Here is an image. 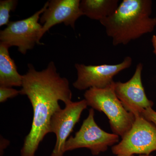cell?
Listing matches in <instances>:
<instances>
[{
  "label": "cell",
  "instance_id": "1",
  "mask_svg": "<svg viewBox=\"0 0 156 156\" xmlns=\"http://www.w3.org/2000/svg\"><path fill=\"white\" fill-rule=\"evenodd\" d=\"M28 70L23 75L20 94L27 96L34 115L30 131L26 136L21 156H35L39 144L50 132L51 118L61 109L58 101L65 105L72 101L69 82L60 76L53 61L43 70L37 71L28 64Z\"/></svg>",
  "mask_w": 156,
  "mask_h": 156
},
{
  "label": "cell",
  "instance_id": "2",
  "mask_svg": "<svg viewBox=\"0 0 156 156\" xmlns=\"http://www.w3.org/2000/svg\"><path fill=\"white\" fill-rule=\"evenodd\" d=\"M151 0H123L111 16L100 21L115 46L127 45L153 31L156 17H151Z\"/></svg>",
  "mask_w": 156,
  "mask_h": 156
},
{
  "label": "cell",
  "instance_id": "3",
  "mask_svg": "<svg viewBox=\"0 0 156 156\" xmlns=\"http://www.w3.org/2000/svg\"><path fill=\"white\" fill-rule=\"evenodd\" d=\"M114 84L115 82L104 89L90 88L84 96L88 106L103 112L108 118L112 131L122 138L131 129L135 117L126 110L117 97Z\"/></svg>",
  "mask_w": 156,
  "mask_h": 156
},
{
  "label": "cell",
  "instance_id": "4",
  "mask_svg": "<svg viewBox=\"0 0 156 156\" xmlns=\"http://www.w3.org/2000/svg\"><path fill=\"white\" fill-rule=\"evenodd\" d=\"M48 5V1L30 17L10 22L5 28L0 31V43L9 48L17 47L18 51L24 55L28 50L33 49L36 44H43L40 42L43 26L39 20Z\"/></svg>",
  "mask_w": 156,
  "mask_h": 156
},
{
  "label": "cell",
  "instance_id": "5",
  "mask_svg": "<svg viewBox=\"0 0 156 156\" xmlns=\"http://www.w3.org/2000/svg\"><path fill=\"white\" fill-rule=\"evenodd\" d=\"M130 130L118 144L112 147L114 154H151L156 151V126L141 115L134 116Z\"/></svg>",
  "mask_w": 156,
  "mask_h": 156
},
{
  "label": "cell",
  "instance_id": "6",
  "mask_svg": "<svg viewBox=\"0 0 156 156\" xmlns=\"http://www.w3.org/2000/svg\"><path fill=\"white\" fill-rule=\"evenodd\" d=\"M94 109H90L89 115L84 120L79 131L66 143L65 152L86 148L90 150L93 155H98L107 150L109 147L118 142L119 135L105 132L98 126L94 119Z\"/></svg>",
  "mask_w": 156,
  "mask_h": 156
},
{
  "label": "cell",
  "instance_id": "7",
  "mask_svg": "<svg viewBox=\"0 0 156 156\" xmlns=\"http://www.w3.org/2000/svg\"><path fill=\"white\" fill-rule=\"evenodd\" d=\"M132 63L131 57L126 56L122 62L117 64L87 66L76 63L75 66L77 78L73 86L79 90L107 88L113 83L115 76L130 67Z\"/></svg>",
  "mask_w": 156,
  "mask_h": 156
},
{
  "label": "cell",
  "instance_id": "8",
  "mask_svg": "<svg viewBox=\"0 0 156 156\" xmlns=\"http://www.w3.org/2000/svg\"><path fill=\"white\" fill-rule=\"evenodd\" d=\"M65 106L64 109L56 112L50 121V132L55 133L56 137V144L50 156L64 155L65 145L68 137L88 105L84 99L76 102L72 101Z\"/></svg>",
  "mask_w": 156,
  "mask_h": 156
},
{
  "label": "cell",
  "instance_id": "9",
  "mask_svg": "<svg viewBox=\"0 0 156 156\" xmlns=\"http://www.w3.org/2000/svg\"><path fill=\"white\" fill-rule=\"evenodd\" d=\"M143 66L136 65L133 76L126 83L115 82V91L125 109L134 116L141 115L144 110L152 108L153 102L149 100L143 86L141 74Z\"/></svg>",
  "mask_w": 156,
  "mask_h": 156
},
{
  "label": "cell",
  "instance_id": "10",
  "mask_svg": "<svg viewBox=\"0 0 156 156\" xmlns=\"http://www.w3.org/2000/svg\"><path fill=\"white\" fill-rule=\"evenodd\" d=\"M80 0H50L40 17L43 23L41 36L56 24L63 23L74 29L76 21L83 14L80 9Z\"/></svg>",
  "mask_w": 156,
  "mask_h": 156
},
{
  "label": "cell",
  "instance_id": "11",
  "mask_svg": "<svg viewBox=\"0 0 156 156\" xmlns=\"http://www.w3.org/2000/svg\"><path fill=\"white\" fill-rule=\"evenodd\" d=\"M9 49V47L0 43V87H20L22 85L23 75L17 71Z\"/></svg>",
  "mask_w": 156,
  "mask_h": 156
},
{
  "label": "cell",
  "instance_id": "12",
  "mask_svg": "<svg viewBox=\"0 0 156 156\" xmlns=\"http://www.w3.org/2000/svg\"><path fill=\"white\" fill-rule=\"evenodd\" d=\"M119 2L118 0H82L80 9L83 16L100 21L115 13Z\"/></svg>",
  "mask_w": 156,
  "mask_h": 156
},
{
  "label": "cell",
  "instance_id": "13",
  "mask_svg": "<svg viewBox=\"0 0 156 156\" xmlns=\"http://www.w3.org/2000/svg\"><path fill=\"white\" fill-rule=\"evenodd\" d=\"M18 1L17 0H1L0 1V27L8 25L10 21L11 11L16 9Z\"/></svg>",
  "mask_w": 156,
  "mask_h": 156
},
{
  "label": "cell",
  "instance_id": "14",
  "mask_svg": "<svg viewBox=\"0 0 156 156\" xmlns=\"http://www.w3.org/2000/svg\"><path fill=\"white\" fill-rule=\"evenodd\" d=\"M20 94V91L10 87H0V102L3 103L9 98Z\"/></svg>",
  "mask_w": 156,
  "mask_h": 156
},
{
  "label": "cell",
  "instance_id": "15",
  "mask_svg": "<svg viewBox=\"0 0 156 156\" xmlns=\"http://www.w3.org/2000/svg\"><path fill=\"white\" fill-rule=\"evenodd\" d=\"M141 115L156 126V112L152 108H149L144 110L141 113Z\"/></svg>",
  "mask_w": 156,
  "mask_h": 156
},
{
  "label": "cell",
  "instance_id": "16",
  "mask_svg": "<svg viewBox=\"0 0 156 156\" xmlns=\"http://www.w3.org/2000/svg\"><path fill=\"white\" fill-rule=\"evenodd\" d=\"M151 42L152 43L154 48V53L156 56V35H154L153 36L151 39Z\"/></svg>",
  "mask_w": 156,
  "mask_h": 156
},
{
  "label": "cell",
  "instance_id": "17",
  "mask_svg": "<svg viewBox=\"0 0 156 156\" xmlns=\"http://www.w3.org/2000/svg\"><path fill=\"white\" fill-rule=\"evenodd\" d=\"M138 156H153L152 155H151L149 154V155H145V154H140Z\"/></svg>",
  "mask_w": 156,
  "mask_h": 156
},
{
  "label": "cell",
  "instance_id": "18",
  "mask_svg": "<svg viewBox=\"0 0 156 156\" xmlns=\"http://www.w3.org/2000/svg\"><path fill=\"white\" fill-rule=\"evenodd\" d=\"M116 156H129V155H118Z\"/></svg>",
  "mask_w": 156,
  "mask_h": 156
}]
</instances>
